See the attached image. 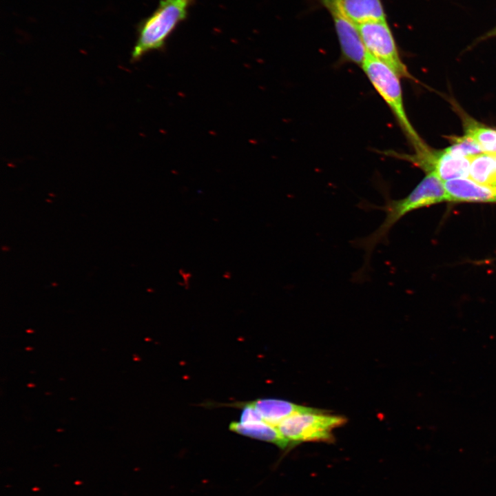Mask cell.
<instances>
[{"label": "cell", "mask_w": 496, "mask_h": 496, "mask_svg": "<svg viewBox=\"0 0 496 496\" xmlns=\"http://www.w3.org/2000/svg\"><path fill=\"white\" fill-rule=\"evenodd\" d=\"M468 178L479 184L496 187L495 156L481 153L470 157Z\"/></svg>", "instance_id": "cell-12"}, {"label": "cell", "mask_w": 496, "mask_h": 496, "mask_svg": "<svg viewBox=\"0 0 496 496\" xmlns=\"http://www.w3.org/2000/svg\"><path fill=\"white\" fill-rule=\"evenodd\" d=\"M194 1L161 0L154 12L138 26L131 61H137L148 52L163 49L171 34L187 18Z\"/></svg>", "instance_id": "cell-2"}, {"label": "cell", "mask_w": 496, "mask_h": 496, "mask_svg": "<svg viewBox=\"0 0 496 496\" xmlns=\"http://www.w3.org/2000/svg\"><path fill=\"white\" fill-rule=\"evenodd\" d=\"M344 6L356 25L385 21L380 0H344Z\"/></svg>", "instance_id": "cell-11"}, {"label": "cell", "mask_w": 496, "mask_h": 496, "mask_svg": "<svg viewBox=\"0 0 496 496\" xmlns=\"http://www.w3.org/2000/svg\"><path fill=\"white\" fill-rule=\"evenodd\" d=\"M346 422L342 416L316 409L293 414L282 420L277 428L290 446H293L302 442L331 441L333 430Z\"/></svg>", "instance_id": "cell-4"}, {"label": "cell", "mask_w": 496, "mask_h": 496, "mask_svg": "<svg viewBox=\"0 0 496 496\" xmlns=\"http://www.w3.org/2000/svg\"><path fill=\"white\" fill-rule=\"evenodd\" d=\"M452 143L446 149L455 154L470 158L483 153L476 142L466 134L453 138Z\"/></svg>", "instance_id": "cell-14"}, {"label": "cell", "mask_w": 496, "mask_h": 496, "mask_svg": "<svg viewBox=\"0 0 496 496\" xmlns=\"http://www.w3.org/2000/svg\"><path fill=\"white\" fill-rule=\"evenodd\" d=\"M331 13L344 58L362 66L366 50L356 24L348 16L344 0H321Z\"/></svg>", "instance_id": "cell-6"}, {"label": "cell", "mask_w": 496, "mask_h": 496, "mask_svg": "<svg viewBox=\"0 0 496 496\" xmlns=\"http://www.w3.org/2000/svg\"><path fill=\"white\" fill-rule=\"evenodd\" d=\"M411 161L427 173L433 172L442 181L469 177L470 158L448 151L446 148L440 152L415 154Z\"/></svg>", "instance_id": "cell-7"}, {"label": "cell", "mask_w": 496, "mask_h": 496, "mask_svg": "<svg viewBox=\"0 0 496 496\" xmlns=\"http://www.w3.org/2000/svg\"><path fill=\"white\" fill-rule=\"evenodd\" d=\"M451 202L496 203V187L479 184L469 178L444 182Z\"/></svg>", "instance_id": "cell-8"}, {"label": "cell", "mask_w": 496, "mask_h": 496, "mask_svg": "<svg viewBox=\"0 0 496 496\" xmlns=\"http://www.w3.org/2000/svg\"><path fill=\"white\" fill-rule=\"evenodd\" d=\"M249 403L257 409L265 422L276 427L282 420L293 414L316 409L273 398L257 399Z\"/></svg>", "instance_id": "cell-9"}, {"label": "cell", "mask_w": 496, "mask_h": 496, "mask_svg": "<svg viewBox=\"0 0 496 496\" xmlns=\"http://www.w3.org/2000/svg\"><path fill=\"white\" fill-rule=\"evenodd\" d=\"M366 50L391 67L400 77L413 79L402 62L385 21L356 25Z\"/></svg>", "instance_id": "cell-5"}, {"label": "cell", "mask_w": 496, "mask_h": 496, "mask_svg": "<svg viewBox=\"0 0 496 496\" xmlns=\"http://www.w3.org/2000/svg\"><path fill=\"white\" fill-rule=\"evenodd\" d=\"M495 164H496V156H495Z\"/></svg>", "instance_id": "cell-16"}, {"label": "cell", "mask_w": 496, "mask_h": 496, "mask_svg": "<svg viewBox=\"0 0 496 496\" xmlns=\"http://www.w3.org/2000/svg\"><path fill=\"white\" fill-rule=\"evenodd\" d=\"M386 198L385 203L378 207L385 213L383 222L373 232L355 242L364 251L366 261L375 247L386 241L392 227L406 214L424 207L448 201L444 182L433 172L427 173L407 196L397 200Z\"/></svg>", "instance_id": "cell-1"}, {"label": "cell", "mask_w": 496, "mask_h": 496, "mask_svg": "<svg viewBox=\"0 0 496 496\" xmlns=\"http://www.w3.org/2000/svg\"><path fill=\"white\" fill-rule=\"evenodd\" d=\"M229 429L240 435L273 443L281 448L290 446L276 426L264 420L248 423L233 422L229 424Z\"/></svg>", "instance_id": "cell-10"}, {"label": "cell", "mask_w": 496, "mask_h": 496, "mask_svg": "<svg viewBox=\"0 0 496 496\" xmlns=\"http://www.w3.org/2000/svg\"><path fill=\"white\" fill-rule=\"evenodd\" d=\"M496 37V26L493 28L490 31L487 32L486 34H484L483 36H482L479 39V40H484L486 39L495 37Z\"/></svg>", "instance_id": "cell-15"}, {"label": "cell", "mask_w": 496, "mask_h": 496, "mask_svg": "<svg viewBox=\"0 0 496 496\" xmlns=\"http://www.w3.org/2000/svg\"><path fill=\"white\" fill-rule=\"evenodd\" d=\"M362 67L371 83L389 107L416 153L428 151L429 148L420 138L406 114L400 76L387 64L367 51Z\"/></svg>", "instance_id": "cell-3"}, {"label": "cell", "mask_w": 496, "mask_h": 496, "mask_svg": "<svg viewBox=\"0 0 496 496\" xmlns=\"http://www.w3.org/2000/svg\"><path fill=\"white\" fill-rule=\"evenodd\" d=\"M465 134L476 142L483 153L496 156V130L468 122Z\"/></svg>", "instance_id": "cell-13"}]
</instances>
